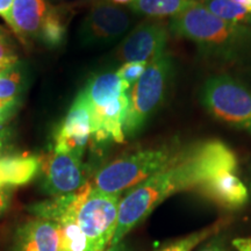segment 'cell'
I'll return each mask as SVG.
<instances>
[{
	"instance_id": "cell-34",
	"label": "cell",
	"mask_w": 251,
	"mask_h": 251,
	"mask_svg": "<svg viewBox=\"0 0 251 251\" xmlns=\"http://www.w3.org/2000/svg\"><path fill=\"white\" fill-rule=\"evenodd\" d=\"M242 129L247 130L248 133H250V134H251V122H249V124H247L246 126H243V127H242Z\"/></svg>"
},
{
	"instance_id": "cell-9",
	"label": "cell",
	"mask_w": 251,
	"mask_h": 251,
	"mask_svg": "<svg viewBox=\"0 0 251 251\" xmlns=\"http://www.w3.org/2000/svg\"><path fill=\"white\" fill-rule=\"evenodd\" d=\"M92 136L91 106L81 93L77 96L67 117L56 128L54 151L70 153L81 158Z\"/></svg>"
},
{
	"instance_id": "cell-30",
	"label": "cell",
	"mask_w": 251,
	"mask_h": 251,
	"mask_svg": "<svg viewBox=\"0 0 251 251\" xmlns=\"http://www.w3.org/2000/svg\"><path fill=\"white\" fill-rule=\"evenodd\" d=\"M6 139H7V131L4 129H0V153H1L2 149L5 148Z\"/></svg>"
},
{
	"instance_id": "cell-11",
	"label": "cell",
	"mask_w": 251,
	"mask_h": 251,
	"mask_svg": "<svg viewBox=\"0 0 251 251\" xmlns=\"http://www.w3.org/2000/svg\"><path fill=\"white\" fill-rule=\"evenodd\" d=\"M129 106V92L101 107H91L92 113V136L96 143L109 141L122 143L125 141L124 126Z\"/></svg>"
},
{
	"instance_id": "cell-8",
	"label": "cell",
	"mask_w": 251,
	"mask_h": 251,
	"mask_svg": "<svg viewBox=\"0 0 251 251\" xmlns=\"http://www.w3.org/2000/svg\"><path fill=\"white\" fill-rule=\"evenodd\" d=\"M169 25L161 19L143 21L125 37L118 49V57L126 62H150L166 51Z\"/></svg>"
},
{
	"instance_id": "cell-33",
	"label": "cell",
	"mask_w": 251,
	"mask_h": 251,
	"mask_svg": "<svg viewBox=\"0 0 251 251\" xmlns=\"http://www.w3.org/2000/svg\"><path fill=\"white\" fill-rule=\"evenodd\" d=\"M243 7L247 9L248 13H250V14H251V0H244Z\"/></svg>"
},
{
	"instance_id": "cell-3",
	"label": "cell",
	"mask_w": 251,
	"mask_h": 251,
	"mask_svg": "<svg viewBox=\"0 0 251 251\" xmlns=\"http://www.w3.org/2000/svg\"><path fill=\"white\" fill-rule=\"evenodd\" d=\"M183 150L177 146H164L121 156L97 172L92 186L105 193L121 194L174 164Z\"/></svg>"
},
{
	"instance_id": "cell-22",
	"label": "cell",
	"mask_w": 251,
	"mask_h": 251,
	"mask_svg": "<svg viewBox=\"0 0 251 251\" xmlns=\"http://www.w3.org/2000/svg\"><path fill=\"white\" fill-rule=\"evenodd\" d=\"M147 67H148V62H126L119 68L117 74L131 89V86L142 77Z\"/></svg>"
},
{
	"instance_id": "cell-29",
	"label": "cell",
	"mask_w": 251,
	"mask_h": 251,
	"mask_svg": "<svg viewBox=\"0 0 251 251\" xmlns=\"http://www.w3.org/2000/svg\"><path fill=\"white\" fill-rule=\"evenodd\" d=\"M105 251H128L127 246L124 243V241L118 244H113V246H109Z\"/></svg>"
},
{
	"instance_id": "cell-31",
	"label": "cell",
	"mask_w": 251,
	"mask_h": 251,
	"mask_svg": "<svg viewBox=\"0 0 251 251\" xmlns=\"http://www.w3.org/2000/svg\"><path fill=\"white\" fill-rule=\"evenodd\" d=\"M14 63L15 62H0V75H1L5 70H7V69L11 67L12 64H14Z\"/></svg>"
},
{
	"instance_id": "cell-32",
	"label": "cell",
	"mask_w": 251,
	"mask_h": 251,
	"mask_svg": "<svg viewBox=\"0 0 251 251\" xmlns=\"http://www.w3.org/2000/svg\"><path fill=\"white\" fill-rule=\"evenodd\" d=\"M114 5H130L134 0H109Z\"/></svg>"
},
{
	"instance_id": "cell-28",
	"label": "cell",
	"mask_w": 251,
	"mask_h": 251,
	"mask_svg": "<svg viewBox=\"0 0 251 251\" xmlns=\"http://www.w3.org/2000/svg\"><path fill=\"white\" fill-rule=\"evenodd\" d=\"M199 251H227V249L220 242H214L213 241V242H209L205 247H202Z\"/></svg>"
},
{
	"instance_id": "cell-10",
	"label": "cell",
	"mask_w": 251,
	"mask_h": 251,
	"mask_svg": "<svg viewBox=\"0 0 251 251\" xmlns=\"http://www.w3.org/2000/svg\"><path fill=\"white\" fill-rule=\"evenodd\" d=\"M43 187L50 196L58 197L71 194L87 184L86 172L81 158L52 151L41 161Z\"/></svg>"
},
{
	"instance_id": "cell-27",
	"label": "cell",
	"mask_w": 251,
	"mask_h": 251,
	"mask_svg": "<svg viewBox=\"0 0 251 251\" xmlns=\"http://www.w3.org/2000/svg\"><path fill=\"white\" fill-rule=\"evenodd\" d=\"M8 186L0 184V214L5 212L7 208L9 201V194H8Z\"/></svg>"
},
{
	"instance_id": "cell-26",
	"label": "cell",
	"mask_w": 251,
	"mask_h": 251,
	"mask_svg": "<svg viewBox=\"0 0 251 251\" xmlns=\"http://www.w3.org/2000/svg\"><path fill=\"white\" fill-rule=\"evenodd\" d=\"M233 246L237 251H251V237L234 238Z\"/></svg>"
},
{
	"instance_id": "cell-6",
	"label": "cell",
	"mask_w": 251,
	"mask_h": 251,
	"mask_svg": "<svg viewBox=\"0 0 251 251\" xmlns=\"http://www.w3.org/2000/svg\"><path fill=\"white\" fill-rule=\"evenodd\" d=\"M120 200V194L105 193L92 186L78 211L86 251H105L111 246L118 227Z\"/></svg>"
},
{
	"instance_id": "cell-14",
	"label": "cell",
	"mask_w": 251,
	"mask_h": 251,
	"mask_svg": "<svg viewBox=\"0 0 251 251\" xmlns=\"http://www.w3.org/2000/svg\"><path fill=\"white\" fill-rule=\"evenodd\" d=\"M13 251H59L58 226L50 220H30L18 230Z\"/></svg>"
},
{
	"instance_id": "cell-16",
	"label": "cell",
	"mask_w": 251,
	"mask_h": 251,
	"mask_svg": "<svg viewBox=\"0 0 251 251\" xmlns=\"http://www.w3.org/2000/svg\"><path fill=\"white\" fill-rule=\"evenodd\" d=\"M41 159L31 155L7 156L0 158V184L20 186L35 177L40 170Z\"/></svg>"
},
{
	"instance_id": "cell-2",
	"label": "cell",
	"mask_w": 251,
	"mask_h": 251,
	"mask_svg": "<svg viewBox=\"0 0 251 251\" xmlns=\"http://www.w3.org/2000/svg\"><path fill=\"white\" fill-rule=\"evenodd\" d=\"M169 29L175 36L191 41L209 58L236 61L251 50L250 25L222 20L194 1L171 18Z\"/></svg>"
},
{
	"instance_id": "cell-17",
	"label": "cell",
	"mask_w": 251,
	"mask_h": 251,
	"mask_svg": "<svg viewBox=\"0 0 251 251\" xmlns=\"http://www.w3.org/2000/svg\"><path fill=\"white\" fill-rule=\"evenodd\" d=\"M28 70L23 62H15L0 75V100L20 101L28 86Z\"/></svg>"
},
{
	"instance_id": "cell-24",
	"label": "cell",
	"mask_w": 251,
	"mask_h": 251,
	"mask_svg": "<svg viewBox=\"0 0 251 251\" xmlns=\"http://www.w3.org/2000/svg\"><path fill=\"white\" fill-rule=\"evenodd\" d=\"M20 105V101H8V100H0V127L5 125L9 119L14 115Z\"/></svg>"
},
{
	"instance_id": "cell-23",
	"label": "cell",
	"mask_w": 251,
	"mask_h": 251,
	"mask_svg": "<svg viewBox=\"0 0 251 251\" xmlns=\"http://www.w3.org/2000/svg\"><path fill=\"white\" fill-rule=\"evenodd\" d=\"M18 56L15 55L14 45L9 39L8 33L0 27V62H17Z\"/></svg>"
},
{
	"instance_id": "cell-18",
	"label": "cell",
	"mask_w": 251,
	"mask_h": 251,
	"mask_svg": "<svg viewBox=\"0 0 251 251\" xmlns=\"http://www.w3.org/2000/svg\"><path fill=\"white\" fill-rule=\"evenodd\" d=\"M193 0H134L129 5L136 14L151 19L175 17L183 12Z\"/></svg>"
},
{
	"instance_id": "cell-4",
	"label": "cell",
	"mask_w": 251,
	"mask_h": 251,
	"mask_svg": "<svg viewBox=\"0 0 251 251\" xmlns=\"http://www.w3.org/2000/svg\"><path fill=\"white\" fill-rule=\"evenodd\" d=\"M174 74L175 61L169 51L156 56L148 63L142 77L129 90V106L124 126L125 137L133 139L144 129L164 102Z\"/></svg>"
},
{
	"instance_id": "cell-15",
	"label": "cell",
	"mask_w": 251,
	"mask_h": 251,
	"mask_svg": "<svg viewBox=\"0 0 251 251\" xmlns=\"http://www.w3.org/2000/svg\"><path fill=\"white\" fill-rule=\"evenodd\" d=\"M128 85L117 72H103L94 75L80 91L91 107H101L113 100L120 98L124 93L129 92Z\"/></svg>"
},
{
	"instance_id": "cell-12",
	"label": "cell",
	"mask_w": 251,
	"mask_h": 251,
	"mask_svg": "<svg viewBox=\"0 0 251 251\" xmlns=\"http://www.w3.org/2000/svg\"><path fill=\"white\" fill-rule=\"evenodd\" d=\"M198 192L216 205L226 209H237L244 206L249 199V191L236 171L224 170L212 176Z\"/></svg>"
},
{
	"instance_id": "cell-13",
	"label": "cell",
	"mask_w": 251,
	"mask_h": 251,
	"mask_svg": "<svg viewBox=\"0 0 251 251\" xmlns=\"http://www.w3.org/2000/svg\"><path fill=\"white\" fill-rule=\"evenodd\" d=\"M49 8L46 0H14L8 26L24 43L39 40Z\"/></svg>"
},
{
	"instance_id": "cell-7",
	"label": "cell",
	"mask_w": 251,
	"mask_h": 251,
	"mask_svg": "<svg viewBox=\"0 0 251 251\" xmlns=\"http://www.w3.org/2000/svg\"><path fill=\"white\" fill-rule=\"evenodd\" d=\"M134 17L109 0H97L84 18L79 29L81 45L103 46L115 42L127 33Z\"/></svg>"
},
{
	"instance_id": "cell-19",
	"label": "cell",
	"mask_w": 251,
	"mask_h": 251,
	"mask_svg": "<svg viewBox=\"0 0 251 251\" xmlns=\"http://www.w3.org/2000/svg\"><path fill=\"white\" fill-rule=\"evenodd\" d=\"M67 17L68 13L64 7L50 6L40 34L41 42L50 48L62 46L67 35Z\"/></svg>"
},
{
	"instance_id": "cell-35",
	"label": "cell",
	"mask_w": 251,
	"mask_h": 251,
	"mask_svg": "<svg viewBox=\"0 0 251 251\" xmlns=\"http://www.w3.org/2000/svg\"><path fill=\"white\" fill-rule=\"evenodd\" d=\"M231 1L235 2V4L241 5V6H243V4H244V0H231Z\"/></svg>"
},
{
	"instance_id": "cell-25",
	"label": "cell",
	"mask_w": 251,
	"mask_h": 251,
	"mask_svg": "<svg viewBox=\"0 0 251 251\" xmlns=\"http://www.w3.org/2000/svg\"><path fill=\"white\" fill-rule=\"evenodd\" d=\"M13 1L14 0H0V17L4 19L7 25H9V20H11V9Z\"/></svg>"
},
{
	"instance_id": "cell-36",
	"label": "cell",
	"mask_w": 251,
	"mask_h": 251,
	"mask_svg": "<svg viewBox=\"0 0 251 251\" xmlns=\"http://www.w3.org/2000/svg\"><path fill=\"white\" fill-rule=\"evenodd\" d=\"M250 190H251V183H250Z\"/></svg>"
},
{
	"instance_id": "cell-20",
	"label": "cell",
	"mask_w": 251,
	"mask_h": 251,
	"mask_svg": "<svg viewBox=\"0 0 251 251\" xmlns=\"http://www.w3.org/2000/svg\"><path fill=\"white\" fill-rule=\"evenodd\" d=\"M208 9L211 13L222 20L233 24L251 25V14L243 6L235 4L231 0H193Z\"/></svg>"
},
{
	"instance_id": "cell-1",
	"label": "cell",
	"mask_w": 251,
	"mask_h": 251,
	"mask_svg": "<svg viewBox=\"0 0 251 251\" xmlns=\"http://www.w3.org/2000/svg\"><path fill=\"white\" fill-rule=\"evenodd\" d=\"M224 170H237V157L222 141L206 140L185 148L174 164L130 188L120 200L118 227L111 246L122 242L131 229L169 197L196 191Z\"/></svg>"
},
{
	"instance_id": "cell-5",
	"label": "cell",
	"mask_w": 251,
	"mask_h": 251,
	"mask_svg": "<svg viewBox=\"0 0 251 251\" xmlns=\"http://www.w3.org/2000/svg\"><path fill=\"white\" fill-rule=\"evenodd\" d=\"M200 100L218 120L241 128L251 122V91L231 76L209 77L200 90Z\"/></svg>"
},
{
	"instance_id": "cell-21",
	"label": "cell",
	"mask_w": 251,
	"mask_h": 251,
	"mask_svg": "<svg viewBox=\"0 0 251 251\" xmlns=\"http://www.w3.org/2000/svg\"><path fill=\"white\" fill-rule=\"evenodd\" d=\"M220 227H221V224H215L199 231H194L188 236L181 238L179 241H176L175 243L169 244L168 247L159 251H192L198 244L201 243L206 238L211 237L213 234L216 233Z\"/></svg>"
}]
</instances>
